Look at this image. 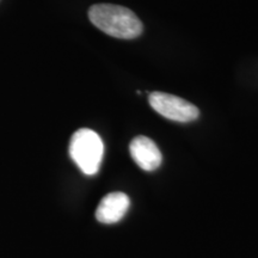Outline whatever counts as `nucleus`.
Masks as SVG:
<instances>
[{
  "instance_id": "1",
  "label": "nucleus",
  "mask_w": 258,
  "mask_h": 258,
  "mask_svg": "<svg viewBox=\"0 0 258 258\" xmlns=\"http://www.w3.org/2000/svg\"><path fill=\"white\" fill-rule=\"evenodd\" d=\"M89 18L109 36L131 40L140 36L144 25L133 11L120 5L96 4L89 10Z\"/></svg>"
},
{
  "instance_id": "2",
  "label": "nucleus",
  "mask_w": 258,
  "mask_h": 258,
  "mask_svg": "<svg viewBox=\"0 0 258 258\" xmlns=\"http://www.w3.org/2000/svg\"><path fill=\"white\" fill-rule=\"evenodd\" d=\"M104 145L101 137L88 128H82L72 135L70 143V156L85 175L92 176L101 166Z\"/></svg>"
},
{
  "instance_id": "3",
  "label": "nucleus",
  "mask_w": 258,
  "mask_h": 258,
  "mask_svg": "<svg viewBox=\"0 0 258 258\" xmlns=\"http://www.w3.org/2000/svg\"><path fill=\"white\" fill-rule=\"evenodd\" d=\"M148 101L154 111L171 121L190 122L196 120L200 115L199 108L192 103L166 92H152Z\"/></svg>"
},
{
  "instance_id": "4",
  "label": "nucleus",
  "mask_w": 258,
  "mask_h": 258,
  "mask_svg": "<svg viewBox=\"0 0 258 258\" xmlns=\"http://www.w3.org/2000/svg\"><path fill=\"white\" fill-rule=\"evenodd\" d=\"M129 151H131V156L133 160L138 164L141 169L145 171H153L160 166L161 153L159 148L154 143L147 137L134 138L129 145Z\"/></svg>"
},
{
  "instance_id": "5",
  "label": "nucleus",
  "mask_w": 258,
  "mask_h": 258,
  "mask_svg": "<svg viewBox=\"0 0 258 258\" xmlns=\"http://www.w3.org/2000/svg\"><path fill=\"white\" fill-rule=\"evenodd\" d=\"M129 208V198L124 192H110L105 195L96 209V219L102 224L120 221Z\"/></svg>"
}]
</instances>
